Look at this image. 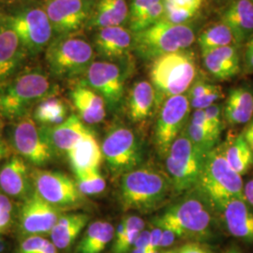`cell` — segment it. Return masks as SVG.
I'll return each mask as SVG.
<instances>
[{"instance_id": "53", "label": "cell", "mask_w": 253, "mask_h": 253, "mask_svg": "<svg viewBox=\"0 0 253 253\" xmlns=\"http://www.w3.org/2000/svg\"><path fill=\"white\" fill-rule=\"evenodd\" d=\"M224 253H243L242 252H240L238 249H235V248H231L229 249L227 252Z\"/></svg>"}, {"instance_id": "24", "label": "cell", "mask_w": 253, "mask_h": 253, "mask_svg": "<svg viewBox=\"0 0 253 253\" xmlns=\"http://www.w3.org/2000/svg\"><path fill=\"white\" fill-rule=\"evenodd\" d=\"M158 106L156 91L150 82L138 81L132 85L126 97V115L136 124L146 121Z\"/></svg>"}, {"instance_id": "17", "label": "cell", "mask_w": 253, "mask_h": 253, "mask_svg": "<svg viewBox=\"0 0 253 253\" xmlns=\"http://www.w3.org/2000/svg\"><path fill=\"white\" fill-rule=\"evenodd\" d=\"M61 215L60 209L54 208L33 191L20 209V229L28 236L50 234Z\"/></svg>"}, {"instance_id": "37", "label": "cell", "mask_w": 253, "mask_h": 253, "mask_svg": "<svg viewBox=\"0 0 253 253\" xmlns=\"http://www.w3.org/2000/svg\"><path fill=\"white\" fill-rule=\"evenodd\" d=\"M164 11V4L162 0L161 2L155 4L150 9H147L136 20L128 23L129 30L132 33H136L148 27H152L155 24L163 20Z\"/></svg>"}, {"instance_id": "26", "label": "cell", "mask_w": 253, "mask_h": 253, "mask_svg": "<svg viewBox=\"0 0 253 253\" xmlns=\"http://www.w3.org/2000/svg\"><path fill=\"white\" fill-rule=\"evenodd\" d=\"M73 172L99 170L102 162L101 147L92 130H89L67 153Z\"/></svg>"}, {"instance_id": "31", "label": "cell", "mask_w": 253, "mask_h": 253, "mask_svg": "<svg viewBox=\"0 0 253 253\" xmlns=\"http://www.w3.org/2000/svg\"><path fill=\"white\" fill-rule=\"evenodd\" d=\"M223 150L229 165L241 176L253 166V153L242 133L224 143Z\"/></svg>"}, {"instance_id": "12", "label": "cell", "mask_w": 253, "mask_h": 253, "mask_svg": "<svg viewBox=\"0 0 253 253\" xmlns=\"http://www.w3.org/2000/svg\"><path fill=\"white\" fill-rule=\"evenodd\" d=\"M31 179L37 194L61 211L80 208L84 202L75 180L63 172L38 168L31 170Z\"/></svg>"}, {"instance_id": "54", "label": "cell", "mask_w": 253, "mask_h": 253, "mask_svg": "<svg viewBox=\"0 0 253 253\" xmlns=\"http://www.w3.org/2000/svg\"><path fill=\"white\" fill-rule=\"evenodd\" d=\"M5 250V243L3 241V239L0 237V253H3Z\"/></svg>"}, {"instance_id": "15", "label": "cell", "mask_w": 253, "mask_h": 253, "mask_svg": "<svg viewBox=\"0 0 253 253\" xmlns=\"http://www.w3.org/2000/svg\"><path fill=\"white\" fill-rule=\"evenodd\" d=\"M95 0H45L42 8L52 25L54 34L64 36L78 33L86 27Z\"/></svg>"}, {"instance_id": "2", "label": "cell", "mask_w": 253, "mask_h": 253, "mask_svg": "<svg viewBox=\"0 0 253 253\" xmlns=\"http://www.w3.org/2000/svg\"><path fill=\"white\" fill-rule=\"evenodd\" d=\"M171 193L168 175L153 167H138L121 176L119 198L126 211L150 213L162 208Z\"/></svg>"}, {"instance_id": "49", "label": "cell", "mask_w": 253, "mask_h": 253, "mask_svg": "<svg viewBox=\"0 0 253 253\" xmlns=\"http://www.w3.org/2000/svg\"><path fill=\"white\" fill-rule=\"evenodd\" d=\"M161 228H162V237H161L160 249L165 250L173 244V242L177 236L172 232V230H170L168 228H164V227H161Z\"/></svg>"}, {"instance_id": "51", "label": "cell", "mask_w": 253, "mask_h": 253, "mask_svg": "<svg viewBox=\"0 0 253 253\" xmlns=\"http://www.w3.org/2000/svg\"><path fill=\"white\" fill-rule=\"evenodd\" d=\"M242 135L244 137L247 144L251 147L253 153V118L245 127V129L242 132Z\"/></svg>"}, {"instance_id": "6", "label": "cell", "mask_w": 253, "mask_h": 253, "mask_svg": "<svg viewBox=\"0 0 253 253\" xmlns=\"http://www.w3.org/2000/svg\"><path fill=\"white\" fill-rule=\"evenodd\" d=\"M132 50L145 60L163 54L188 50L195 41V32L186 25H175L162 20L142 31L132 33Z\"/></svg>"}, {"instance_id": "34", "label": "cell", "mask_w": 253, "mask_h": 253, "mask_svg": "<svg viewBox=\"0 0 253 253\" xmlns=\"http://www.w3.org/2000/svg\"><path fill=\"white\" fill-rule=\"evenodd\" d=\"M233 43H235L234 33L223 22L209 26L198 37V44L201 51L225 47L232 45Z\"/></svg>"}, {"instance_id": "43", "label": "cell", "mask_w": 253, "mask_h": 253, "mask_svg": "<svg viewBox=\"0 0 253 253\" xmlns=\"http://www.w3.org/2000/svg\"><path fill=\"white\" fill-rule=\"evenodd\" d=\"M162 0H131L128 12V20L130 23L142 15L148 9H150L155 4L161 2Z\"/></svg>"}, {"instance_id": "21", "label": "cell", "mask_w": 253, "mask_h": 253, "mask_svg": "<svg viewBox=\"0 0 253 253\" xmlns=\"http://www.w3.org/2000/svg\"><path fill=\"white\" fill-rule=\"evenodd\" d=\"M41 128L54 153L66 155L90 130L76 115L69 116L58 125Z\"/></svg>"}, {"instance_id": "13", "label": "cell", "mask_w": 253, "mask_h": 253, "mask_svg": "<svg viewBox=\"0 0 253 253\" xmlns=\"http://www.w3.org/2000/svg\"><path fill=\"white\" fill-rule=\"evenodd\" d=\"M190 113V100L186 95L163 101L154 131V143L160 157L165 158L174 140L186 127Z\"/></svg>"}, {"instance_id": "46", "label": "cell", "mask_w": 253, "mask_h": 253, "mask_svg": "<svg viewBox=\"0 0 253 253\" xmlns=\"http://www.w3.org/2000/svg\"><path fill=\"white\" fill-rule=\"evenodd\" d=\"M149 242V231L144 230L137 237V239L132 246L130 253H146V249Z\"/></svg>"}, {"instance_id": "27", "label": "cell", "mask_w": 253, "mask_h": 253, "mask_svg": "<svg viewBox=\"0 0 253 253\" xmlns=\"http://www.w3.org/2000/svg\"><path fill=\"white\" fill-rule=\"evenodd\" d=\"M126 0H95L87 26L91 28L120 27L128 20Z\"/></svg>"}, {"instance_id": "39", "label": "cell", "mask_w": 253, "mask_h": 253, "mask_svg": "<svg viewBox=\"0 0 253 253\" xmlns=\"http://www.w3.org/2000/svg\"><path fill=\"white\" fill-rule=\"evenodd\" d=\"M164 9L165 11L163 20L175 25H186L189 21L194 18L200 11L198 9L175 7L168 4H164Z\"/></svg>"}, {"instance_id": "18", "label": "cell", "mask_w": 253, "mask_h": 253, "mask_svg": "<svg viewBox=\"0 0 253 253\" xmlns=\"http://www.w3.org/2000/svg\"><path fill=\"white\" fill-rule=\"evenodd\" d=\"M0 190L13 199L25 200L33 193L31 170L20 156H13L0 168Z\"/></svg>"}, {"instance_id": "4", "label": "cell", "mask_w": 253, "mask_h": 253, "mask_svg": "<svg viewBox=\"0 0 253 253\" xmlns=\"http://www.w3.org/2000/svg\"><path fill=\"white\" fill-rule=\"evenodd\" d=\"M196 73L195 55L189 50L163 54L154 59L149 76L158 106L171 97L184 95L195 80Z\"/></svg>"}, {"instance_id": "25", "label": "cell", "mask_w": 253, "mask_h": 253, "mask_svg": "<svg viewBox=\"0 0 253 253\" xmlns=\"http://www.w3.org/2000/svg\"><path fill=\"white\" fill-rule=\"evenodd\" d=\"M221 22L233 31L236 44L244 42L253 34V0H233L223 11Z\"/></svg>"}, {"instance_id": "41", "label": "cell", "mask_w": 253, "mask_h": 253, "mask_svg": "<svg viewBox=\"0 0 253 253\" xmlns=\"http://www.w3.org/2000/svg\"><path fill=\"white\" fill-rule=\"evenodd\" d=\"M13 205L9 196L0 192V233L7 230L13 218Z\"/></svg>"}, {"instance_id": "22", "label": "cell", "mask_w": 253, "mask_h": 253, "mask_svg": "<svg viewBox=\"0 0 253 253\" xmlns=\"http://www.w3.org/2000/svg\"><path fill=\"white\" fill-rule=\"evenodd\" d=\"M202 56L208 73L219 81L230 80L240 72V58L235 46L202 51Z\"/></svg>"}, {"instance_id": "38", "label": "cell", "mask_w": 253, "mask_h": 253, "mask_svg": "<svg viewBox=\"0 0 253 253\" xmlns=\"http://www.w3.org/2000/svg\"><path fill=\"white\" fill-rule=\"evenodd\" d=\"M19 253H58L57 248L41 235H30L20 245Z\"/></svg>"}, {"instance_id": "52", "label": "cell", "mask_w": 253, "mask_h": 253, "mask_svg": "<svg viewBox=\"0 0 253 253\" xmlns=\"http://www.w3.org/2000/svg\"><path fill=\"white\" fill-rule=\"evenodd\" d=\"M8 155V148L6 145L4 144V142L0 139V162L5 158L7 157Z\"/></svg>"}, {"instance_id": "33", "label": "cell", "mask_w": 253, "mask_h": 253, "mask_svg": "<svg viewBox=\"0 0 253 253\" xmlns=\"http://www.w3.org/2000/svg\"><path fill=\"white\" fill-rule=\"evenodd\" d=\"M32 118L38 125L55 126L68 118V107L61 99L52 96L37 104Z\"/></svg>"}, {"instance_id": "5", "label": "cell", "mask_w": 253, "mask_h": 253, "mask_svg": "<svg viewBox=\"0 0 253 253\" xmlns=\"http://www.w3.org/2000/svg\"><path fill=\"white\" fill-rule=\"evenodd\" d=\"M95 53L90 42L78 33L57 36L46 48L45 61L54 78L73 79L84 74Z\"/></svg>"}, {"instance_id": "42", "label": "cell", "mask_w": 253, "mask_h": 253, "mask_svg": "<svg viewBox=\"0 0 253 253\" xmlns=\"http://www.w3.org/2000/svg\"><path fill=\"white\" fill-rule=\"evenodd\" d=\"M222 96H223L222 90H221V87L219 86L216 90L212 91L205 96L189 100L190 108H193L194 110H205L210 107L211 105L215 104L217 100L222 98Z\"/></svg>"}, {"instance_id": "20", "label": "cell", "mask_w": 253, "mask_h": 253, "mask_svg": "<svg viewBox=\"0 0 253 253\" xmlns=\"http://www.w3.org/2000/svg\"><path fill=\"white\" fill-rule=\"evenodd\" d=\"M132 32L123 26L98 29L94 37L95 52L109 61L125 59L132 50Z\"/></svg>"}, {"instance_id": "11", "label": "cell", "mask_w": 253, "mask_h": 253, "mask_svg": "<svg viewBox=\"0 0 253 253\" xmlns=\"http://www.w3.org/2000/svg\"><path fill=\"white\" fill-rule=\"evenodd\" d=\"M9 139L18 156L37 167L45 166L54 159V151L48 144L41 126L30 115L14 121L9 127Z\"/></svg>"}, {"instance_id": "8", "label": "cell", "mask_w": 253, "mask_h": 253, "mask_svg": "<svg viewBox=\"0 0 253 253\" xmlns=\"http://www.w3.org/2000/svg\"><path fill=\"white\" fill-rule=\"evenodd\" d=\"M206 156L192 144L184 128L164 158L173 194L187 193L197 186Z\"/></svg>"}, {"instance_id": "9", "label": "cell", "mask_w": 253, "mask_h": 253, "mask_svg": "<svg viewBox=\"0 0 253 253\" xmlns=\"http://www.w3.org/2000/svg\"><path fill=\"white\" fill-rule=\"evenodd\" d=\"M102 158L113 175L121 177L139 167L143 148L132 129L126 126L112 127L100 145Z\"/></svg>"}, {"instance_id": "50", "label": "cell", "mask_w": 253, "mask_h": 253, "mask_svg": "<svg viewBox=\"0 0 253 253\" xmlns=\"http://www.w3.org/2000/svg\"><path fill=\"white\" fill-rule=\"evenodd\" d=\"M244 200L253 208V179L248 181L243 189Z\"/></svg>"}, {"instance_id": "23", "label": "cell", "mask_w": 253, "mask_h": 253, "mask_svg": "<svg viewBox=\"0 0 253 253\" xmlns=\"http://www.w3.org/2000/svg\"><path fill=\"white\" fill-rule=\"evenodd\" d=\"M71 98L79 118L85 124L94 125L102 122L106 117V103L96 91L85 84L76 85Z\"/></svg>"}, {"instance_id": "45", "label": "cell", "mask_w": 253, "mask_h": 253, "mask_svg": "<svg viewBox=\"0 0 253 253\" xmlns=\"http://www.w3.org/2000/svg\"><path fill=\"white\" fill-rule=\"evenodd\" d=\"M206 1L207 0H163V3L175 7L190 8L200 10L202 7H204Z\"/></svg>"}, {"instance_id": "48", "label": "cell", "mask_w": 253, "mask_h": 253, "mask_svg": "<svg viewBox=\"0 0 253 253\" xmlns=\"http://www.w3.org/2000/svg\"><path fill=\"white\" fill-rule=\"evenodd\" d=\"M243 69H244L245 73H253V36L247 43L244 54Z\"/></svg>"}, {"instance_id": "16", "label": "cell", "mask_w": 253, "mask_h": 253, "mask_svg": "<svg viewBox=\"0 0 253 253\" xmlns=\"http://www.w3.org/2000/svg\"><path fill=\"white\" fill-rule=\"evenodd\" d=\"M212 205L217 217L230 235L253 244V210L244 199L228 198L214 202Z\"/></svg>"}, {"instance_id": "32", "label": "cell", "mask_w": 253, "mask_h": 253, "mask_svg": "<svg viewBox=\"0 0 253 253\" xmlns=\"http://www.w3.org/2000/svg\"><path fill=\"white\" fill-rule=\"evenodd\" d=\"M145 230V221L136 215H128L118 224L115 233L113 253H127L130 252L137 237Z\"/></svg>"}, {"instance_id": "30", "label": "cell", "mask_w": 253, "mask_h": 253, "mask_svg": "<svg viewBox=\"0 0 253 253\" xmlns=\"http://www.w3.org/2000/svg\"><path fill=\"white\" fill-rule=\"evenodd\" d=\"M115 236V228L104 220L92 222L85 230L76 253H101Z\"/></svg>"}, {"instance_id": "3", "label": "cell", "mask_w": 253, "mask_h": 253, "mask_svg": "<svg viewBox=\"0 0 253 253\" xmlns=\"http://www.w3.org/2000/svg\"><path fill=\"white\" fill-rule=\"evenodd\" d=\"M56 93L57 86L44 71L27 70L0 87V114L15 121L29 115L38 103Z\"/></svg>"}, {"instance_id": "47", "label": "cell", "mask_w": 253, "mask_h": 253, "mask_svg": "<svg viewBox=\"0 0 253 253\" xmlns=\"http://www.w3.org/2000/svg\"><path fill=\"white\" fill-rule=\"evenodd\" d=\"M178 253H214L208 246L200 242H190L179 249Z\"/></svg>"}, {"instance_id": "36", "label": "cell", "mask_w": 253, "mask_h": 253, "mask_svg": "<svg viewBox=\"0 0 253 253\" xmlns=\"http://www.w3.org/2000/svg\"><path fill=\"white\" fill-rule=\"evenodd\" d=\"M185 131L192 144L206 155L217 145V140L212 132L207 127L192 122L190 118L185 127Z\"/></svg>"}, {"instance_id": "10", "label": "cell", "mask_w": 253, "mask_h": 253, "mask_svg": "<svg viewBox=\"0 0 253 253\" xmlns=\"http://www.w3.org/2000/svg\"><path fill=\"white\" fill-rule=\"evenodd\" d=\"M4 21L16 33L27 55L45 52L54 39L53 27L42 7L20 9Z\"/></svg>"}, {"instance_id": "14", "label": "cell", "mask_w": 253, "mask_h": 253, "mask_svg": "<svg viewBox=\"0 0 253 253\" xmlns=\"http://www.w3.org/2000/svg\"><path fill=\"white\" fill-rule=\"evenodd\" d=\"M85 84L96 91L105 101L110 110L120 105L126 82V74L119 64L114 61H93L84 73Z\"/></svg>"}, {"instance_id": "40", "label": "cell", "mask_w": 253, "mask_h": 253, "mask_svg": "<svg viewBox=\"0 0 253 253\" xmlns=\"http://www.w3.org/2000/svg\"><path fill=\"white\" fill-rule=\"evenodd\" d=\"M205 114L208 118L209 125L211 126L212 132L217 140L220 138L221 131L223 129V120H222V109L219 104H213L210 107L205 109Z\"/></svg>"}, {"instance_id": "56", "label": "cell", "mask_w": 253, "mask_h": 253, "mask_svg": "<svg viewBox=\"0 0 253 253\" xmlns=\"http://www.w3.org/2000/svg\"><path fill=\"white\" fill-rule=\"evenodd\" d=\"M212 1H222V0H212Z\"/></svg>"}, {"instance_id": "55", "label": "cell", "mask_w": 253, "mask_h": 253, "mask_svg": "<svg viewBox=\"0 0 253 253\" xmlns=\"http://www.w3.org/2000/svg\"><path fill=\"white\" fill-rule=\"evenodd\" d=\"M179 250H168V251H164L162 253H178Z\"/></svg>"}, {"instance_id": "28", "label": "cell", "mask_w": 253, "mask_h": 253, "mask_svg": "<svg viewBox=\"0 0 253 253\" xmlns=\"http://www.w3.org/2000/svg\"><path fill=\"white\" fill-rule=\"evenodd\" d=\"M223 117L232 126L248 124L253 118V93L249 88L239 86L230 91Z\"/></svg>"}, {"instance_id": "35", "label": "cell", "mask_w": 253, "mask_h": 253, "mask_svg": "<svg viewBox=\"0 0 253 253\" xmlns=\"http://www.w3.org/2000/svg\"><path fill=\"white\" fill-rule=\"evenodd\" d=\"M74 173L76 186L84 196L98 195L106 189V181L99 170H88Z\"/></svg>"}, {"instance_id": "19", "label": "cell", "mask_w": 253, "mask_h": 253, "mask_svg": "<svg viewBox=\"0 0 253 253\" xmlns=\"http://www.w3.org/2000/svg\"><path fill=\"white\" fill-rule=\"evenodd\" d=\"M27 55L16 33L3 21L0 24V87L18 73Z\"/></svg>"}, {"instance_id": "1", "label": "cell", "mask_w": 253, "mask_h": 253, "mask_svg": "<svg viewBox=\"0 0 253 253\" xmlns=\"http://www.w3.org/2000/svg\"><path fill=\"white\" fill-rule=\"evenodd\" d=\"M215 215L211 201L194 188L157 217L154 225L168 228L177 237L201 242L213 236Z\"/></svg>"}, {"instance_id": "29", "label": "cell", "mask_w": 253, "mask_h": 253, "mask_svg": "<svg viewBox=\"0 0 253 253\" xmlns=\"http://www.w3.org/2000/svg\"><path fill=\"white\" fill-rule=\"evenodd\" d=\"M88 220L89 216L84 213L61 215L50 233L51 241L57 250L68 249L81 234Z\"/></svg>"}, {"instance_id": "7", "label": "cell", "mask_w": 253, "mask_h": 253, "mask_svg": "<svg viewBox=\"0 0 253 253\" xmlns=\"http://www.w3.org/2000/svg\"><path fill=\"white\" fill-rule=\"evenodd\" d=\"M195 188L201 190L211 203L234 197L244 199L242 176L229 165L223 145H216L206 156Z\"/></svg>"}, {"instance_id": "44", "label": "cell", "mask_w": 253, "mask_h": 253, "mask_svg": "<svg viewBox=\"0 0 253 253\" xmlns=\"http://www.w3.org/2000/svg\"><path fill=\"white\" fill-rule=\"evenodd\" d=\"M219 85L208 84L204 81H196L191 84L189 89V100L200 98L202 96H205L212 91L216 90Z\"/></svg>"}]
</instances>
